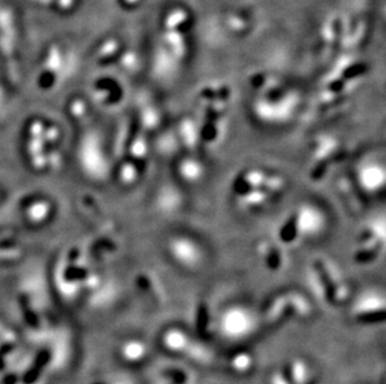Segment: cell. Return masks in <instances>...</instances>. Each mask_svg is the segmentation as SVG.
<instances>
[{"label": "cell", "mask_w": 386, "mask_h": 384, "mask_svg": "<svg viewBox=\"0 0 386 384\" xmlns=\"http://www.w3.org/2000/svg\"><path fill=\"white\" fill-rule=\"evenodd\" d=\"M180 204V200L178 196V192L173 189H165L159 195V205L165 211L174 210L176 206Z\"/></svg>", "instance_id": "11"}, {"label": "cell", "mask_w": 386, "mask_h": 384, "mask_svg": "<svg viewBox=\"0 0 386 384\" xmlns=\"http://www.w3.org/2000/svg\"><path fill=\"white\" fill-rule=\"evenodd\" d=\"M163 346L170 352L189 354L192 358L198 360H208L209 353L198 342H194L185 332L178 328L165 330L163 335Z\"/></svg>", "instance_id": "4"}, {"label": "cell", "mask_w": 386, "mask_h": 384, "mask_svg": "<svg viewBox=\"0 0 386 384\" xmlns=\"http://www.w3.org/2000/svg\"><path fill=\"white\" fill-rule=\"evenodd\" d=\"M385 242V220L384 217L374 218L364 230L360 239L362 253H374L378 247H384Z\"/></svg>", "instance_id": "7"}, {"label": "cell", "mask_w": 386, "mask_h": 384, "mask_svg": "<svg viewBox=\"0 0 386 384\" xmlns=\"http://www.w3.org/2000/svg\"><path fill=\"white\" fill-rule=\"evenodd\" d=\"M168 253L176 264L187 269H198L204 261V251L198 241L187 234L173 236L168 242Z\"/></svg>", "instance_id": "3"}, {"label": "cell", "mask_w": 386, "mask_h": 384, "mask_svg": "<svg viewBox=\"0 0 386 384\" xmlns=\"http://www.w3.org/2000/svg\"><path fill=\"white\" fill-rule=\"evenodd\" d=\"M327 225L325 212L314 204H302L290 218L293 236L300 239H315L325 231Z\"/></svg>", "instance_id": "2"}, {"label": "cell", "mask_w": 386, "mask_h": 384, "mask_svg": "<svg viewBox=\"0 0 386 384\" xmlns=\"http://www.w3.org/2000/svg\"><path fill=\"white\" fill-rule=\"evenodd\" d=\"M148 352L146 346L144 343L140 342V341H132V342H128L124 346L123 349V354L128 360H133V362H138V360H143L145 357V354Z\"/></svg>", "instance_id": "9"}, {"label": "cell", "mask_w": 386, "mask_h": 384, "mask_svg": "<svg viewBox=\"0 0 386 384\" xmlns=\"http://www.w3.org/2000/svg\"><path fill=\"white\" fill-rule=\"evenodd\" d=\"M256 314L244 305H231L220 313L217 319V332L226 341L239 342L252 336L256 330Z\"/></svg>", "instance_id": "1"}, {"label": "cell", "mask_w": 386, "mask_h": 384, "mask_svg": "<svg viewBox=\"0 0 386 384\" xmlns=\"http://www.w3.org/2000/svg\"><path fill=\"white\" fill-rule=\"evenodd\" d=\"M356 181L368 193H378L385 186L386 171L384 163L368 160L356 168Z\"/></svg>", "instance_id": "5"}, {"label": "cell", "mask_w": 386, "mask_h": 384, "mask_svg": "<svg viewBox=\"0 0 386 384\" xmlns=\"http://www.w3.org/2000/svg\"><path fill=\"white\" fill-rule=\"evenodd\" d=\"M385 311V298L384 294L376 289H369L362 292L353 305V313L356 317L369 319L378 314H383Z\"/></svg>", "instance_id": "6"}, {"label": "cell", "mask_w": 386, "mask_h": 384, "mask_svg": "<svg viewBox=\"0 0 386 384\" xmlns=\"http://www.w3.org/2000/svg\"><path fill=\"white\" fill-rule=\"evenodd\" d=\"M178 173L180 175L183 180L190 182V184H195V182L201 180V177L204 176V173H206V168H204V165L198 160L187 159V160H184V161L179 163Z\"/></svg>", "instance_id": "8"}, {"label": "cell", "mask_w": 386, "mask_h": 384, "mask_svg": "<svg viewBox=\"0 0 386 384\" xmlns=\"http://www.w3.org/2000/svg\"><path fill=\"white\" fill-rule=\"evenodd\" d=\"M272 384H290L289 379L286 378V376L284 373H275L272 378Z\"/></svg>", "instance_id": "13"}, {"label": "cell", "mask_w": 386, "mask_h": 384, "mask_svg": "<svg viewBox=\"0 0 386 384\" xmlns=\"http://www.w3.org/2000/svg\"><path fill=\"white\" fill-rule=\"evenodd\" d=\"M290 377L294 384H305L309 379L308 365L300 360H296L290 366Z\"/></svg>", "instance_id": "10"}, {"label": "cell", "mask_w": 386, "mask_h": 384, "mask_svg": "<svg viewBox=\"0 0 386 384\" xmlns=\"http://www.w3.org/2000/svg\"><path fill=\"white\" fill-rule=\"evenodd\" d=\"M233 366L236 368V371L239 372H244V371H247L252 365H253V360L250 358L249 354L245 353H239L236 354L233 360Z\"/></svg>", "instance_id": "12"}]
</instances>
